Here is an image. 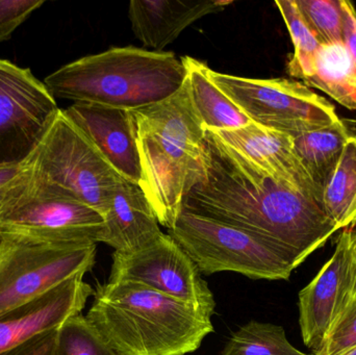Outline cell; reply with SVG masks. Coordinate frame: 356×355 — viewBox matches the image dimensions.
I'll use <instances>...</instances> for the list:
<instances>
[{"instance_id":"cell-32","label":"cell","mask_w":356,"mask_h":355,"mask_svg":"<svg viewBox=\"0 0 356 355\" xmlns=\"http://www.w3.org/2000/svg\"><path fill=\"white\" fill-rule=\"evenodd\" d=\"M345 355H356V348H355V349L351 350V352H349L348 354H346Z\"/></svg>"},{"instance_id":"cell-5","label":"cell","mask_w":356,"mask_h":355,"mask_svg":"<svg viewBox=\"0 0 356 355\" xmlns=\"http://www.w3.org/2000/svg\"><path fill=\"white\" fill-rule=\"evenodd\" d=\"M26 166L31 183L87 204L102 217L122 177L60 108Z\"/></svg>"},{"instance_id":"cell-24","label":"cell","mask_w":356,"mask_h":355,"mask_svg":"<svg viewBox=\"0 0 356 355\" xmlns=\"http://www.w3.org/2000/svg\"><path fill=\"white\" fill-rule=\"evenodd\" d=\"M56 355H117L102 336L79 314L71 317L58 329Z\"/></svg>"},{"instance_id":"cell-30","label":"cell","mask_w":356,"mask_h":355,"mask_svg":"<svg viewBox=\"0 0 356 355\" xmlns=\"http://www.w3.org/2000/svg\"><path fill=\"white\" fill-rule=\"evenodd\" d=\"M343 44L356 66V10L353 2L341 0Z\"/></svg>"},{"instance_id":"cell-2","label":"cell","mask_w":356,"mask_h":355,"mask_svg":"<svg viewBox=\"0 0 356 355\" xmlns=\"http://www.w3.org/2000/svg\"><path fill=\"white\" fill-rule=\"evenodd\" d=\"M141 160L140 187L159 223L175 226L188 192L204 179L205 131L188 81L171 97L131 110Z\"/></svg>"},{"instance_id":"cell-22","label":"cell","mask_w":356,"mask_h":355,"mask_svg":"<svg viewBox=\"0 0 356 355\" xmlns=\"http://www.w3.org/2000/svg\"><path fill=\"white\" fill-rule=\"evenodd\" d=\"M222 355H309L289 342L284 327L250 321L232 335Z\"/></svg>"},{"instance_id":"cell-7","label":"cell","mask_w":356,"mask_h":355,"mask_svg":"<svg viewBox=\"0 0 356 355\" xmlns=\"http://www.w3.org/2000/svg\"><path fill=\"white\" fill-rule=\"evenodd\" d=\"M96 243H54L0 237V314L92 270Z\"/></svg>"},{"instance_id":"cell-3","label":"cell","mask_w":356,"mask_h":355,"mask_svg":"<svg viewBox=\"0 0 356 355\" xmlns=\"http://www.w3.org/2000/svg\"><path fill=\"white\" fill-rule=\"evenodd\" d=\"M86 317L117 355H184L213 331L196 306L133 281L98 285Z\"/></svg>"},{"instance_id":"cell-8","label":"cell","mask_w":356,"mask_h":355,"mask_svg":"<svg viewBox=\"0 0 356 355\" xmlns=\"http://www.w3.org/2000/svg\"><path fill=\"white\" fill-rule=\"evenodd\" d=\"M213 83L252 122L291 137L341 120L334 104L295 79H255L211 70Z\"/></svg>"},{"instance_id":"cell-27","label":"cell","mask_w":356,"mask_h":355,"mask_svg":"<svg viewBox=\"0 0 356 355\" xmlns=\"http://www.w3.org/2000/svg\"><path fill=\"white\" fill-rule=\"evenodd\" d=\"M43 0H0V43L10 39L14 31L41 8Z\"/></svg>"},{"instance_id":"cell-31","label":"cell","mask_w":356,"mask_h":355,"mask_svg":"<svg viewBox=\"0 0 356 355\" xmlns=\"http://www.w3.org/2000/svg\"><path fill=\"white\" fill-rule=\"evenodd\" d=\"M351 254H353V260H355L356 264V229H353V233H351V241H350Z\"/></svg>"},{"instance_id":"cell-29","label":"cell","mask_w":356,"mask_h":355,"mask_svg":"<svg viewBox=\"0 0 356 355\" xmlns=\"http://www.w3.org/2000/svg\"><path fill=\"white\" fill-rule=\"evenodd\" d=\"M58 329L35 336L16 347L0 352V355H56Z\"/></svg>"},{"instance_id":"cell-25","label":"cell","mask_w":356,"mask_h":355,"mask_svg":"<svg viewBox=\"0 0 356 355\" xmlns=\"http://www.w3.org/2000/svg\"><path fill=\"white\" fill-rule=\"evenodd\" d=\"M321 45L343 44L341 0H295Z\"/></svg>"},{"instance_id":"cell-10","label":"cell","mask_w":356,"mask_h":355,"mask_svg":"<svg viewBox=\"0 0 356 355\" xmlns=\"http://www.w3.org/2000/svg\"><path fill=\"white\" fill-rule=\"evenodd\" d=\"M58 110L31 69L0 58V169L24 165Z\"/></svg>"},{"instance_id":"cell-4","label":"cell","mask_w":356,"mask_h":355,"mask_svg":"<svg viewBox=\"0 0 356 355\" xmlns=\"http://www.w3.org/2000/svg\"><path fill=\"white\" fill-rule=\"evenodd\" d=\"M186 79V67L173 52L127 46L65 65L44 85L54 99L134 110L175 95Z\"/></svg>"},{"instance_id":"cell-9","label":"cell","mask_w":356,"mask_h":355,"mask_svg":"<svg viewBox=\"0 0 356 355\" xmlns=\"http://www.w3.org/2000/svg\"><path fill=\"white\" fill-rule=\"evenodd\" d=\"M104 217L87 204L54 193L27 177L0 214V237L18 236L54 243H98Z\"/></svg>"},{"instance_id":"cell-16","label":"cell","mask_w":356,"mask_h":355,"mask_svg":"<svg viewBox=\"0 0 356 355\" xmlns=\"http://www.w3.org/2000/svg\"><path fill=\"white\" fill-rule=\"evenodd\" d=\"M158 217L138 183L121 177L104 215L98 243L115 251L131 254L147 247L164 235Z\"/></svg>"},{"instance_id":"cell-17","label":"cell","mask_w":356,"mask_h":355,"mask_svg":"<svg viewBox=\"0 0 356 355\" xmlns=\"http://www.w3.org/2000/svg\"><path fill=\"white\" fill-rule=\"evenodd\" d=\"M232 3L230 0H131L129 18L136 38L144 46L163 51L193 23Z\"/></svg>"},{"instance_id":"cell-28","label":"cell","mask_w":356,"mask_h":355,"mask_svg":"<svg viewBox=\"0 0 356 355\" xmlns=\"http://www.w3.org/2000/svg\"><path fill=\"white\" fill-rule=\"evenodd\" d=\"M27 177L26 163L0 169V214L18 195Z\"/></svg>"},{"instance_id":"cell-1","label":"cell","mask_w":356,"mask_h":355,"mask_svg":"<svg viewBox=\"0 0 356 355\" xmlns=\"http://www.w3.org/2000/svg\"><path fill=\"white\" fill-rule=\"evenodd\" d=\"M205 177L182 210L242 229L298 267L338 231L315 198L284 187L207 131Z\"/></svg>"},{"instance_id":"cell-11","label":"cell","mask_w":356,"mask_h":355,"mask_svg":"<svg viewBox=\"0 0 356 355\" xmlns=\"http://www.w3.org/2000/svg\"><path fill=\"white\" fill-rule=\"evenodd\" d=\"M108 281L141 283L192 304L211 318L215 312L213 292L190 256L168 233L138 251H115Z\"/></svg>"},{"instance_id":"cell-12","label":"cell","mask_w":356,"mask_h":355,"mask_svg":"<svg viewBox=\"0 0 356 355\" xmlns=\"http://www.w3.org/2000/svg\"><path fill=\"white\" fill-rule=\"evenodd\" d=\"M351 233L353 226L343 229L330 260L299 293L301 335L313 354L321 349L332 327L356 295Z\"/></svg>"},{"instance_id":"cell-20","label":"cell","mask_w":356,"mask_h":355,"mask_svg":"<svg viewBox=\"0 0 356 355\" xmlns=\"http://www.w3.org/2000/svg\"><path fill=\"white\" fill-rule=\"evenodd\" d=\"M302 83L321 90L347 110H356V66L344 44L321 45L313 74Z\"/></svg>"},{"instance_id":"cell-6","label":"cell","mask_w":356,"mask_h":355,"mask_svg":"<svg viewBox=\"0 0 356 355\" xmlns=\"http://www.w3.org/2000/svg\"><path fill=\"white\" fill-rule=\"evenodd\" d=\"M168 235L203 274L240 273L252 279L286 281L292 262L276 248L232 225L181 210Z\"/></svg>"},{"instance_id":"cell-26","label":"cell","mask_w":356,"mask_h":355,"mask_svg":"<svg viewBox=\"0 0 356 355\" xmlns=\"http://www.w3.org/2000/svg\"><path fill=\"white\" fill-rule=\"evenodd\" d=\"M356 348V295L332 327L323 346L313 355H345Z\"/></svg>"},{"instance_id":"cell-18","label":"cell","mask_w":356,"mask_h":355,"mask_svg":"<svg viewBox=\"0 0 356 355\" xmlns=\"http://www.w3.org/2000/svg\"><path fill=\"white\" fill-rule=\"evenodd\" d=\"M193 106L205 131H234L252 121L213 83L211 68L192 56H182Z\"/></svg>"},{"instance_id":"cell-21","label":"cell","mask_w":356,"mask_h":355,"mask_svg":"<svg viewBox=\"0 0 356 355\" xmlns=\"http://www.w3.org/2000/svg\"><path fill=\"white\" fill-rule=\"evenodd\" d=\"M322 208L338 231L356 222V135L349 138L322 194Z\"/></svg>"},{"instance_id":"cell-23","label":"cell","mask_w":356,"mask_h":355,"mask_svg":"<svg viewBox=\"0 0 356 355\" xmlns=\"http://www.w3.org/2000/svg\"><path fill=\"white\" fill-rule=\"evenodd\" d=\"M275 4L286 23L294 45V53L289 60L286 71L289 75L303 83L313 74L316 58L321 44L307 26L295 0H278Z\"/></svg>"},{"instance_id":"cell-14","label":"cell","mask_w":356,"mask_h":355,"mask_svg":"<svg viewBox=\"0 0 356 355\" xmlns=\"http://www.w3.org/2000/svg\"><path fill=\"white\" fill-rule=\"evenodd\" d=\"M63 110L120 176L140 185L141 160L131 110L88 102Z\"/></svg>"},{"instance_id":"cell-19","label":"cell","mask_w":356,"mask_h":355,"mask_svg":"<svg viewBox=\"0 0 356 355\" xmlns=\"http://www.w3.org/2000/svg\"><path fill=\"white\" fill-rule=\"evenodd\" d=\"M351 135L341 119L330 126L293 137L295 151L321 198Z\"/></svg>"},{"instance_id":"cell-15","label":"cell","mask_w":356,"mask_h":355,"mask_svg":"<svg viewBox=\"0 0 356 355\" xmlns=\"http://www.w3.org/2000/svg\"><path fill=\"white\" fill-rule=\"evenodd\" d=\"M94 290L76 275L47 293L0 314V352L16 347L35 336L58 329L81 314Z\"/></svg>"},{"instance_id":"cell-13","label":"cell","mask_w":356,"mask_h":355,"mask_svg":"<svg viewBox=\"0 0 356 355\" xmlns=\"http://www.w3.org/2000/svg\"><path fill=\"white\" fill-rule=\"evenodd\" d=\"M213 133L276 183L321 204V195L303 168L291 135L254 122L234 131Z\"/></svg>"}]
</instances>
